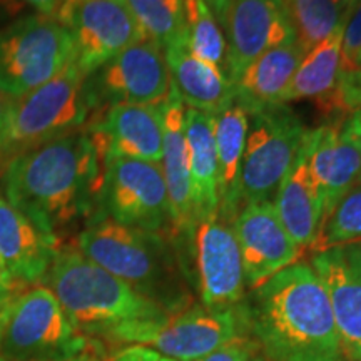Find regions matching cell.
Segmentation results:
<instances>
[{
    "instance_id": "obj_1",
    "label": "cell",
    "mask_w": 361,
    "mask_h": 361,
    "mask_svg": "<svg viewBox=\"0 0 361 361\" xmlns=\"http://www.w3.org/2000/svg\"><path fill=\"white\" fill-rule=\"evenodd\" d=\"M104 162L82 129L12 157L4 164V200L59 238L75 221L101 216Z\"/></svg>"
},
{
    "instance_id": "obj_2",
    "label": "cell",
    "mask_w": 361,
    "mask_h": 361,
    "mask_svg": "<svg viewBox=\"0 0 361 361\" xmlns=\"http://www.w3.org/2000/svg\"><path fill=\"white\" fill-rule=\"evenodd\" d=\"M238 311L243 333L268 361H346L326 288L311 264L279 271Z\"/></svg>"
},
{
    "instance_id": "obj_3",
    "label": "cell",
    "mask_w": 361,
    "mask_h": 361,
    "mask_svg": "<svg viewBox=\"0 0 361 361\" xmlns=\"http://www.w3.org/2000/svg\"><path fill=\"white\" fill-rule=\"evenodd\" d=\"M78 250L168 314L196 305L169 234L144 231L97 216L79 234Z\"/></svg>"
},
{
    "instance_id": "obj_4",
    "label": "cell",
    "mask_w": 361,
    "mask_h": 361,
    "mask_svg": "<svg viewBox=\"0 0 361 361\" xmlns=\"http://www.w3.org/2000/svg\"><path fill=\"white\" fill-rule=\"evenodd\" d=\"M44 281L74 328L90 338H106L123 324L168 314L74 247L57 252Z\"/></svg>"
},
{
    "instance_id": "obj_5",
    "label": "cell",
    "mask_w": 361,
    "mask_h": 361,
    "mask_svg": "<svg viewBox=\"0 0 361 361\" xmlns=\"http://www.w3.org/2000/svg\"><path fill=\"white\" fill-rule=\"evenodd\" d=\"M85 79L87 75L72 62L52 80L12 101L0 133V164L87 128L94 107Z\"/></svg>"
},
{
    "instance_id": "obj_6",
    "label": "cell",
    "mask_w": 361,
    "mask_h": 361,
    "mask_svg": "<svg viewBox=\"0 0 361 361\" xmlns=\"http://www.w3.org/2000/svg\"><path fill=\"white\" fill-rule=\"evenodd\" d=\"M75 62L69 29L51 17L29 13L0 27V90L20 99Z\"/></svg>"
},
{
    "instance_id": "obj_7",
    "label": "cell",
    "mask_w": 361,
    "mask_h": 361,
    "mask_svg": "<svg viewBox=\"0 0 361 361\" xmlns=\"http://www.w3.org/2000/svg\"><path fill=\"white\" fill-rule=\"evenodd\" d=\"M200 305L234 310L245 300V269L233 226L219 214L196 221L186 236L171 239Z\"/></svg>"
},
{
    "instance_id": "obj_8",
    "label": "cell",
    "mask_w": 361,
    "mask_h": 361,
    "mask_svg": "<svg viewBox=\"0 0 361 361\" xmlns=\"http://www.w3.org/2000/svg\"><path fill=\"white\" fill-rule=\"evenodd\" d=\"M247 114L250 130L236 188V214L247 204L274 197L295 164L308 130L288 104Z\"/></svg>"
},
{
    "instance_id": "obj_9",
    "label": "cell",
    "mask_w": 361,
    "mask_h": 361,
    "mask_svg": "<svg viewBox=\"0 0 361 361\" xmlns=\"http://www.w3.org/2000/svg\"><path fill=\"white\" fill-rule=\"evenodd\" d=\"M79 333L47 286L24 291L13 305L0 340V361L69 358L97 346Z\"/></svg>"
},
{
    "instance_id": "obj_10",
    "label": "cell",
    "mask_w": 361,
    "mask_h": 361,
    "mask_svg": "<svg viewBox=\"0 0 361 361\" xmlns=\"http://www.w3.org/2000/svg\"><path fill=\"white\" fill-rule=\"evenodd\" d=\"M239 333L243 324L238 306L211 311L192 305L161 319L123 324L112 329L106 340L124 346H146L176 361H194L213 353Z\"/></svg>"
},
{
    "instance_id": "obj_11",
    "label": "cell",
    "mask_w": 361,
    "mask_h": 361,
    "mask_svg": "<svg viewBox=\"0 0 361 361\" xmlns=\"http://www.w3.org/2000/svg\"><path fill=\"white\" fill-rule=\"evenodd\" d=\"M85 84L96 117L117 104L162 106L173 80L164 49L144 39L89 74Z\"/></svg>"
},
{
    "instance_id": "obj_12",
    "label": "cell",
    "mask_w": 361,
    "mask_h": 361,
    "mask_svg": "<svg viewBox=\"0 0 361 361\" xmlns=\"http://www.w3.org/2000/svg\"><path fill=\"white\" fill-rule=\"evenodd\" d=\"M101 216L151 233L169 234V202L161 166L116 157L104 162Z\"/></svg>"
},
{
    "instance_id": "obj_13",
    "label": "cell",
    "mask_w": 361,
    "mask_h": 361,
    "mask_svg": "<svg viewBox=\"0 0 361 361\" xmlns=\"http://www.w3.org/2000/svg\"><path fill=\"white\" fill-rule=\"evenodd\" d=\"M226 40V75L234 84L264 52L293 42L290 16L283 0H207Z\"/></svg>"
},
{
    "instance_id": "obj_14",
    "label": "cell",
    "mask_w": 361,
    "mask_h": 361,
    "mask_svg": "<svg viewBox=\"0 0 361 361\" xmlns=\"http://www.w3.org/2000/svg\"><path fill=\"white\" fill-rule=\"evenodd\" d=\"M57 20L69 29L75 64L85 75L146 39L124 0H67Z\"/></svg>"
},
{
    "instance_id": "obj_15",
    "label": "cell",
    "mask_w": 361,
    "mask_h": 361,
    "mask_svg": "<svg viewBox=\"0 0 361 361\" xmlns=\"http://www.w3.org/2000/svg\"><path fill=\"white\" fill-rule=\"evenodd\" d=\"M231 226L241 251L245 283L250 290L298 263L303 252L284 229L273 201L245 206L234 216Z\"/></svg>"
},
{
    "instance_id": "obj_16",
    "label": "cell",
    "mask_w": 361,
    "mask_h": 361,
    "mask_svg": "<svg viewBox=\"0 0 361 361\" xmlns=\"http://www.w3.org/2000/svg\"><path fill=\"white\" fill-rule=\"evenodd\" d=\"M306 157L323 201V221L361 183V147L348 119L329 117L305 135ZM323 224V223H322Z\"/></svg>"
},
{
    "instance_id": "obj_17",
    "label": "cell",
    "mask_w": 361,
    "mask_h": 361,
    "mask_svg": "<svg viewBox=\"0 0 361 361\" xmlns=\"http://www.w3.org/2000/svg\"><path fill=\"white\" fill-rule=\"evenodd\" d=\"M102 162L123 157L161 164L164 119L161 106L117 104L87 124Z\"/></svg>"
},
{
    "instance_id": "obj_18",
    "label": "cell",
    "mask_w": 361,
    "mask_h": 361,
    "mask_svg": "<svg viewBox=\"0 0 361 361\" xmlns=\"http://www.w3.org/2000/svg\"><path fill=\"white\" fill-rule=\"evenodd\" d=\"M311 268L326 288L346 361H361V243L314 252Z\"/></svg>"
},
{
    "instance_id": "obj_19",
    "label": "cell",
    "mask_w": 361,
    "mask_h": 361,
    "mask_svg": "<svg viewBox=\"0 0 361 361\" xmlns=\"http://www.w3.org/2000/svg\"><path fill=\"white\" fill-rule=\"evenodd\" d=\"M164 119V141H162L161 171L168 189L171 239H179L191 231L196 224L194 213L191 174H189L186 135H184V107L178 90L171 85L168 101L161 106Z\"/></svg>"
},
{
    "instance_id": "obj_20",
    "label": "cell",
    "mask_w": 361,
    "mask_h": 361,
    "mask_svg": "<svg viewBox=\"0 0 361 361\" xmlns=\"http://www.w3.org/2000/svg\"><path fill=\"white\" fill-rule=\"evenodd\" d=\"M59 251V238L44 233L0 197V259L13 279L27 286L44 281Z\"/></svg>"
},
{
    "instance_id": "obj_21",
    "label": "cell",
    "mask_w": 361,
    "mask_h": 361,
    "mask_svg": "<svg viewBox=\"0 0 361 361\" xmlns=\"http://www.w3.org/2000/svg\"><path fill=\"white\" fill-rule=\"evenodd\" d=\"M164 54L184 107L216 116L236 101V89L226 72L194 56L186 40L166 47Z\"/></svg>"
},
{
    "instance_id": "obj_22",
    "label": "cell",
    "mask_w": 361,
    "mask_h": 361,
    "mask_svg": "<svg viewBox=\"0 0 361 361\" xmlns=\"http://www.w3.org/2000/svg\"><path fill=\"white\" fill-rule=\"evenodd\" d=\"M279 221L301 251L313 246L323 223V201L306 157L305 141L273 201Z\"/></svg>"
},
{
    "instance_id": "obj_23",
    "label": "cell",
    "mask_w": 361,
    "mask_h": 361,
    "mask_svg": "<svg viewBox=\"0 0 361 361\" xmlns=\"http://www.w3.org/2000/svg\"><path fill=\"white\" fill-rule=\"evenodd\" d=\"M306 56L296 40L264 52L243 71L234 82L236 102L247 112L281 104L293 75Z\"/></svg>"
},
{
    "instance_id": "obj_24",
    "label": "cell",
    "mask_w": 361,
    "mask_h": 361,
    "mask_svg": "<svg viewBox=\"0 0 361 361\" xmlns=\"http://www.w3.org/2000/svg\"><path fill=\"white\" fill-rule=\"evenodd\" d=\"M189 174L196 221L219 214V179L213 116L194 109L184 112Z\"/></svg>"
},
{
    "instance_id": "obj_25",
    "label": "cell",
    "mask_w": 361,
    "mask_h": 361,
    "mask_svg": "<svg viewBox=\"0 0 361 361\" xmlns=\"http://www.w3.org/2000/svg\"><path fill=\"white\" fill-rule=\"evenodd\" d=\"M341 40L343 27L306 52L286 92L283 94L281 104L313 99L324 117L329 119L333 116L336 89L343 71Z\"/></svg>"
},
{
    "instance_id": "obj_26",
    "label": "cell",
    "mask_w": 361,
    "mask_h": 361,
    "mask_svg": "<svg viewBox=\"0 0 361 361\" xmlns=\"http://www.w3.org/2000/svg\"><path fill=\"white\" fill-rule=\"evenodd\" d=\"M219 179V218L233 223L236 216V188L250 130V114L234 101L213 116Z\"/></svg>"
},
{
    "instance_id": "obj_27",
    "label": "cell",
    "mask_w": 361,
    "mask_h": 361,
    "mask_svg": "<svg viewBox=\"0 0 361 361\" xmlns=\"http://www.w3.org/2000/svg\"><path fill=\"white\" fill-rule=\"evenodd\" d=\"M144 37L162 49L186 40L184 0H124Z\"/></svg>"
},
{
    "instance_id": "obj_28",
    "label": "cell",
    "mask_w": 361,
    "mask_h": 361,
    "mask_svg": "<svg viewBox=\"0 0 361 361\" xmlns=\"http://www.w3.org/2000/svg\"><path fill=\"white\" fill-rule=\"evenodd\" d=\"M290 16L296 42L311 51L345 25L346 16L336 0H283Z\"/></svg>"
},
{
    "instance_id": "obj_29",
    "label": "cell",
    "mask_w": 361,
    "mask_h": 361,
    "mask_svg": "<svg viewBox=\"0 0 361 361\" xmlns=\"http://www.w3.org/2000/svg\"><path fill=\"white\" fill-rule=\"evenodd\" d=\"M186 42L194 56L226 72V40L207 0H184Z\"/></svg>"
},
{
    "instance_id": "obj_30",
    "label": "cell",
    "mask_w": 361,
    "mask_h": 361,
    "mask_svg": "<svg viewBox=\"0 0 361 361\" xmlns=\"http://www.w3.org/2000/svg\"><path fill=\"white\" fill-rule=\"evenodd\" d=\"M361 243V183L345 194L323 221L311 250L314 252Z\"/></svg>"
},
{
    "instance_id": "obj_31",
    "label": "cell",
    "mask_w": 361,
    "mask_h": 361,
    "mask_svg": "<svg viewBox=\"0 0 361 361\" xmlns=\"http://www.w3.org/2000/svg\"><path fill=\"white\" fill-rule=\"evenodd\" d=\"M361 57V0L351 8L343 25L341 64L343 69H358Z\"/></svg>"
},
{
    "instance_id": "obj_32",
    "label": "cell",
    "mask_w": 361,
    "mask_h": 361,
    "mask_svg": "<svg viewBox=\"0 0 361 361\" xmlns=\"http://www.w3.org/2000/svg\"><path fill=\"white\" fill-rule=\"evenodd\" d=\"M258 355H261L258 345L246 333H239L229 341H226L223 346H219L218 350H214L213 353L194 361H251Z\"/></svg>"
},
{
    "instance_id": "obj_33",
    "label": "cell",
    "mask_w": 361,
    "mask_h": 361,
    "mask_svg": "<svg viewBox=\"0 0 361 361\" xmlns=\"http://www.w3.org/2000/svg\"><path fill=\"white\" fill-rule=\"evenodd\" d=\"M27 284L13 279L8 273L0 274V340L11 318L13 305L19 300V296L25 291Z\"/></svg>"
},
{
    "instance_id": "obj_34",
    "label": "cell",
    "mask_w": 361,
    "mask_h": 361,
    "mask_svg": "<svg viewBox=\"0 0 361 361\" xmlns=\"http://www.w3.org/2000/svg\"><path fill=\"white\" fill-rule=\"evenodd\" d=\"M109 361H176L146 346H124Z\"/></svg>"
},
{
    "instance_id": "obj_35",
    "label": "cell",
    "mask_w": 361,
    "mask_h": 361,
    "mask_svg": "<svg viewBox=\"0 0 361 361\" xmlns=\"http://www.w3.org/2000/svg\"><path fill=\"white\" fill-rule=\"evenodd\" d=\"M25 4H29L30 7H34L37 13L45 17H51V19H59L62 8L67 4V0H24Z\"/></svg>"
},
{
    "instance_id": "obj_36",
    "label": "cell",
    "mask_w": 361,
    "mask_h": 361,
    "mask_svg": "<svg viewBox=\"0 0 361 361\" xmlns=\"http://www.w3.org/2000/svg\"><path fill=\"white\" fill-rule=\"evenodd\" d=\"M111 358L104 356V351L101 348V343L97 346H94L92 350L85 351V353L69 356V358H57V360H39V361H109Z\"/></svg>"
},
{
    "instance_id": "obj_37",
    "label": "cell",
    "mask_w": 361,
    "mask_h": 361,
    "mask_svg": "<svg viewBox=\"0 0 361 361\" xmlns=\"http://www.w3.org/2000/svg\"><path fill=\"white\" fill-rule=\"evenodd\" d=\"M19 12V2L17 0H0V27L4 22Z\"/></svg>"
},
{
    "instance_id": "obj_38",
    "label": "cell",
    "mask_w": 361,
    "mask_h": 361,
    "mask_svg": "<svg viewBox=\"0 0 361 361\" xmlns=\"http://www.w3.org/2000/svg\"><path fill=\"white\" fill-rule=\"evenodd\" d=\"M346 119H348V123L351 126V130H353L356 139H358L360 142V147H361V102L358 104V107L351 112L350 116H346Z\"/></svg>"
},
{
    "instance_id": "obj_39",
    "label": "cell",
    "mask_w": 361,
    "mask_h": 361,
    "mask_svg": "<svg viewBox=\"0 0 361 361\" xmlns=\"http://www.w3.org/2000/svg\"><path fill=\"white\" fill-rule=\"evenodd\" d=\"M13 99L7 97L6 94L0 90V133H2L4 126H6V121H7V116H8V109H11V104H12Z\"/></svg>"
},
{
    "instance_id": "obj_40",
    "label": "cell",
    "mask_w": 361,
    "mask_h": 361,
    "mask_svg": "<svg viewBox=\"0 0 361 361\" xmlns=\"http://www.w3.org/2000/svg\"><path fill=\"white\" fill-rule=\"evenodd\" d=\"M336 4L341 7V11L345 12V16H348V13L351 12V8L358 4V0H336Z\"/></svg>"
},
{
    "instance_id": "obj_41",
    "label": "cell",
    "mask_w": 361,
    "mask_h": 361,
    "mask_svg": "<svg viewBox=\"0 0 361 361\" xmlns=\"http://www.w3.org/2000/svg\"><path fill=\"white\" fill-rule=\"evenodd\" d=\"M251 361H268V360H266L263 355H258V356H255V358H252Z\"/></svg>"
},
{
    "instance_id": "obj_42",
    "label": "cell",
    "mask_w": 361,
    "mask_h": 361,
    "mask_svg": "<svg viewBox=\"0 0 361 361\" xmlns=\"http://www.w3.org/2000/svg\"><path fill=\"white\" fill-rule=\"evenodd\" d=\"M2 273H7V269H6V266H4L2 259H0V274H2Z\"/></svg>"
},
{
    "instance_id": "obj_43",
    "label": "cell",
    "mask_w": 361,
    "mask_h": 361,
    "mask_svg": "<svg viewBox=\"0 0 361 361\" xmlns=\"http://www.w3.org/2000/svg\"><path fill=\"white\" fill-rule=\"evenodd\" d=\"M358 69H361V57L358 59Z\"/></svg>"
}]
</instances>
